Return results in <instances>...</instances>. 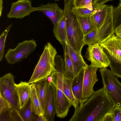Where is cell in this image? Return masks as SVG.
<instances>
[{
    "instance_id": "obj_36",
    "label": "cell",
    "mask_w": 121,
    "mask_h": 121,
    "mask_svg": "<svg viewBox=\"0 0 121 121\" xmlns=\"http://www.w3.org/2000/svg\"><path fill=\"white\" fill-rule=\"evenodd\" d=\"M35 121H47L46 117L44 115L38 116Z\"/></svg>"
},
{
    "instance_id": "obj_26",
    "label": "cell",
    "mask_w": 121,
    "mask_h": 121,
    "mask_svg": "<svg viewBox=\"0 0 121 121\" xmlns=\"http://www.w3.org/2000/svg\"><path fill=\"white\" fill-rule=\"evenodd\" d=\"M12 24L9 25L2 32L0 36V61L3 59L4 53L5 45L8 34Z\"/></svg>"
},
{
    "instance_id": "obj_15",
    "label": "cell",
    "mask_w": 121,
    "mask_h": 121,
    "mask_svg": "<svg viewBox=\"0 0 121 121\" xmlns=\"http://www.w3.org/2000/svg\"><path fill=\"white\" fill-rule=\"evenodd\" d=\"M19 100V108L21 109L26 105L30 99V84L27 82L21 81L15 83Z\"/></svg>"
},
{
    "instance_id": "obj_30",
    "label": "cell",
    "mask_w": 121,
    "mask_h": 121,
    "mask_svg": "<svg viewBox=\"0 0 121 121\" xmlns=\"http://www.w3.org/2000/svg\"><path fill=\"white\" fill-rule=\"evenodd\" d=\"M97 30H94L84 35V40L85 45L88 46L94 44V38Z\"/></svg>"
},
{
    "instance_id": "obj_29",
    "label": "cell",
    "mask_w": 121,
    "mask_h": 121,
    "mask_svg": "<svg viewBox=\"0 0 121 121\" xmlns=\"http://www.w3.org/2000/svg\"><path fill=\"white\" fill-rule=\"evenodd\" d=\"M11 108L9 103L0 95V115H3Z\"/></svg>"
},
{
    "instance_id": "obj_40",
    "label": "cell",
    "mask_w": 121,
    "mask_h": 121,
    "mask_svg": "<svg viewBox=\"0 0 121 121\" xmlns=\"http://www.w3.org/2000/svg\"></svg>"
},
{
    "instance_id": "obj_38",
    "label": "cell",
    "mask_w": 121,
    "mask_h": 121,
    "mask_svg": "<svg viewBox=\"0 0 121 121\" xmlns=\"http://www.w3.org/2000/svg\"><path fill=\"white\" fill-rule=\"evenodd\" d=\"M118 38H119V37H118ZM120 39H121H121H120Z\"/></svg>"
},
{
    "instance_id": "obj_25",
    "label": "cell",
    "mask_w": 121,
    "mask_h": 121,
    "mask_svg": "<svg viewBox=\"0 0 121 121\" xmlns=\"http://www.w3.org/2000/svg\"><path fill=\"white\" fill-rule=\"evenodd\" d=\"M91 10L86 7H77L74 6L72 9V11L76 16H92L96 12L94 8Z\"/></svg>"
},
{
    "instance_id": "obj_33",
    "label": "cell",
    "mask_w": 121,
    "mask_h": 121,
    "mask_svg": "<svg viewBox=\"0 0 121 121\" xmlns=\"http://www.w3.org/2000/svg\"><path fill=\"white\" fill-rule=\"evenodd\" d=\"M112 0H94L92 3V5H102Z\"/></svg>"
},
{
    "instance_id": "obj_16",
    "label": "cell",
    "mask_w": 121,
    "mask_h": 121,
    "mask_svg": "<svg viewBox=\"0 0 121 121\" xmlns=\"http://www.w3.org/2000/svg\"><path fill=\"white\" fill-rule=\"evenodd\" d=\"M67 45L69 54L75 76L88 65L85 62L81 54L75 51L68 44Z\"/></svg>"
},
{
    "instance_id": "obj_8",
    "label": "cell",
    "mask_w": 121,
    "mask_h": 121,
    "mask_svg": "<svg viewBox=\"0 0 121 121\" xmlns=\"http://www.w3.org/2000/svg\"><path fill=\"white\" fill-rule=\"evenodd\" d=\"M85 57L91 61V65L98 69L108 67L110 62L109 58L98 43L88 45Z\"/></svg>"
},
{
    "instance_id": "obj_37",
    "label": "cell",
    "mask_w": 121,
    "mask_h": 121,
    "mask_svg": "<svg viewBox=\"0 0 121 121\" xmlns=\"http://www.w3.org/2000/svg\"><path fill=\"white\" fill-rule=\"evenodd\" d=\"M3 0H0V16H1L3 8Z\"/></svg>"
},
{
    "instance_id": "obj_7",
    "label": "cell",
    "mask_w": 121,
    "mask_h": 121,
    "mask_svg": "<svg viewBox=\"0 0 121 121\" xmlns=\"http://www.w3.org/2000/svg\"><path fill=\"white\" fill-rule=\"evenodd\" d=\"M37 46L33 39L23 41L18 43L14 49L10 48L7 52L5 57L9 64H13L20 62L33 52Z\"/></svg>"
},
{
    "instance_id": "obj_10",
    "label": "cell",
    "mask_w": 121,
    "mask_h": 121,
    "mask_svg": "<svg viewBox=\"0 0 121 121\" xmlns=\"http://www.w3.org/2000/svg\"><path fill=\"white\" fill-rule=\"evenodd\" d=\"M35 11L34 7L29 0H18L11 4L10 11L7 15L9 18L21 19Z\"/></svg>"
},
{
    "instance_id": "obj_28",
    "label": "cell",
    "mask_w": 121,
    "mask_h": 121,
    "mask_svg": "<svg viewBox=\"0 0 121 121\" xmlns=\"http://www.w3.org/2000/svg\"><path fill=\"white\" fill-rule=\"evenodd\" d=\"M110 62L109 66L111 70L115 75L121 78V64L116 62L110 57Z\"/></svg>"
},
{
    "instance_id": "obj_18",
    "label": "cell",
    "mask_w": 121,
    "mask_h": 121,
    "mask_svg": "<svg viewBox=\"0 0 121 121\" xmlns=\"http://www.w3.org/2000/svg\"><path fill=\"white\" fill-rule=\"evenodd\" d=\"M30 99L34 112L37 116L44 115L35 83L30 84Z\"/></svg>"
},
{
    "instance_id": "obj_35",
    "label": "cell",
    "mask_w": 121,
    "mask_h": 121,
    "mask_svg": "<svg viewBox=\"0 0 121 121\" xmlns=\"http://www.w3.org/2000/svg\"><path fill=\"white\" fill-rule=\"evenodd\" d=\"M115 34L118 37L121 39V24L115 29Z\"/></svg>"
},
{
    "instance_id": "obj_32",
    "label": "cell",
    "mask_w": 121,
    "mask_h": 121,
    "mask_svg": "<svg viewBox=\"0 0 121 121\" xmlns=\"http://www.w3.org/2000/svg\"><path fill=\"white\" fill-rule=\"evenodd\" d=\"M114 116L113 121H121V107H114L110 112Z\"/></svg>"
},
{
    "instance_id": "obj_24",
    "label": "cell",
    "mask_w": 121,
    "mask_h": 121,
    "mask_svg": "<svg viewBox=\"0 0 121 121\" xmlns=\"http://www.w3.org/2000/svg\"><path fill=\"white\" fill-rule=\"evenodd\" d=\"M19 112L21 121L34 120L35 118L34 115L35 114L34 112L30 99L24 108L19 109Z\"/></svg>"
},
{
    "instance_id": "obj_5",
    "label": "cell",
    "mask_w": 121,
    "mask_h": 121,
    "mask_svg": "<svg viewBox=\"0 0 121 121\" xmlns=\"http://www.w3.org/2000/svg\"><path fill=\"white\" fill-rule=\"evenodd\" d=\"M104 87L114 107H121V83L107 67L99 69Z\"/></svg>"
},
{
    "instance_id": "obj_9",
    "label": "cell",
    "mask_w": 121,
    "mask_h": 121,
    "mask_svg": "<svg viewBox=\"0 0 121 121\" xmlns=\"http://www.w3.org/2000/svg\"><path fill=\"white\" fill-rule=\"evenodd\" d=\"M98 69L91 65L84 68L82 90L83 102L90 97L94 92V86L99 80L96 74Z\"/></svg>"
},
{
    "instance_id": "obj_31",
    "label": "cell",
    "mask_w": 121,
    "mask_h": 121,
    "mask_svg": "<svg viewBox=\"0 0 121 121\" xmlns=\"http://www.w3.org/2000/svg\"><path fill=\"white\" fill-rule=\"evenodd\" d=\"M92 0H75L74 5L77 7H86L91 10L94 9L92 5Z\"/></svg>"
},
{
    "instance_id": "obj_39",
    "label": "cell",
    "mask_w": 121,
    "mask_h": 121,
    "mask_svg": "<svg viewBox=\"0 0 121 121\" xmlns=\"http://www.w3.org/2000/svg\"></svg>"
},
{
    "instance_id": "obj_11",
    "label": "cell",
    "mask_w": 121,
    "mask_h": 121,
    "mask_svg": "<svg viewBox=\"0 0 121 121\" xmlns=\"http://www.w3.org/2000/svg\"><path fill=\"white\" fill-rule=\"evenodd\" d=\"M99 44L112 59L121 64V40L119 38L114 34Z\"/></svg>"
},
{
    "instance_id": "obj_17",
    "label": "cell",
    "mask_w": 121,
    "mask_h": 121,
    "mask_svg": "<svg viewBox=\"0 0 121 121\" xmlns=\"http://www.w3.org/2000/svg\"><path fill=\"white\" fill-rule=\"evenodd\" d=\"M53 32L54 36L62 46L67 43L66 22L64 14L57 24L54 26Z\"/></svg>"
},
{
    "instance_id": "obj_2",
    "label": "cell",
    "mask_w": 121,
    "mask_h": 121,
    "mask_svg": "<svg viewBox=\"0 0 121 121\" xmlns=\"http://www.w3.org/2000/svg\"><path fill=\"white\" fill-rule=\"evenodd\" d=\"M75 0H64L67 43L75 51L81 54L82 49L85 45L84 40V35L76 16L72 11V8L75 6Z\"/></svg>"
},
{
    "instance_id": "obj_23",
    "label": "cell",
    "mask_w": 121,
    "mask_h": 121,
    "mask_svg": "<svg viewBox=\"0 0 121 121\" xmlns=\"http://www.w3.org/2000/svg\"><path fill=\"white\" fill-rule=\"evenodd\" d=\"M72 80L68 79L64 76L63 88L64 93L74 108L77 107L76 100L73 95L72 87Z\"/></svg>"
},
{
    "instance_id": "obj_21",
    "label": "cell",
    "mask_w": 121,
    "mask_h": 121,
    "mask_svg": "<svg viewBox=\"0 0 121 121\" xmlns=\"http://www.w3.org/2000/svg\"><path fill=\"white\" fill-rule=\"evenodd\" d=\"M76 16L84 35L92 30H97L92 15L87 16Z\"/></svg>"
},
{
    "instance_id": "obj_34",
    "label": "cell",
    "mask_w": 121,
    "mask_h": 121,
    "mask_svg": "<svg viewBox=\"0 0 121 121\" xmlns=\"http://www.w3.org/2000/svg\"><path fill=\"white\" fill-rule=\"evenodd\" d=\"M113 114L112 113L110 112L105 116L102 121H113Z\"/></svg>"
},
{
    "instance_id": "obj_27",
    "label": "cell",
    "mask_w": 121,
    "mask_h": 121,
    "mask_svg": "<svg viewBox=\"0 0 121 121\" xmlns=\"http://www.w3.org/2000/svg\"><path fill=\"white\" fill-rule=\"evenodd\" d=\"M121 24V0L113 9V26L115 30Z\"/></svg>"
},
{
    "instance_id": "obj_4",
    "label": "cell",
    "mask_w": 121,
    "mask_h": 121,
    "mask_svg": "<svg viewBox=\"0 0 121 121\" xmlns=\"http://www.w3.org/2000/svg\"><path fill=\"white\" fill-rule=\"evenodd\" d=\"M56 71L53 72L51 74L52 78L51 83L55 87L56 90V116L62 119L67 115L69 109L72 105L63 91L64 64L58 63L56 65Z\"/></svg>"
},
{
    "instance_id": "obj_19",
    "label": "cell",
    "mask_w": 121,
    "mask_h": 121,
    "mask_svg": "<svg viewBox=\"0 0 121 121\" xmlns=\"http://www.w3.org/2000/svg\"><path fill=\"white\" fill-rule=\"evenodd\" d=\"M108 6L104 4L93 6V8L95 9L96 11L92 16L98 30L103 25L106 19Z\"/></svg>"
},
{
    "instance_id": "obj_20",
    "label": "cell",
    "mask_w": 121,
    "mask_h": 121,
    "mask_svg": "<svg viewBox=\"0 0 121 121\" xmlns=\"http://www.w3.org/2000/svg\"><path fill=\"white\" fill-rule=\"evenodd\" d=\"M64 63V76L66 78L72 80L75 76L72 63L69 54L67 43L63 46Z\"/></svg>"
},
{
    "instance_id": "obj_6",
    "label": "cell",
    "mask_w": 121,
    "mask_h": 121,
    "mask_svg": "<svg viewBox=\"0 0 121 121\" xmlns=\"http://www.w3.org/2000/svg\"><path fill=\"white\" fill-rule=\"evenodd\" d=\"M14 77L11 73H8L0 78V95L10 104L11 109L20 116L19 100Z\"/></svg>"
},
{
    "instance_id": "obj_14",
    "label": "cell",
    "mask_w": 121,
    "mask_h": 121,
    "mask_svg": "<svg viewBox=\"0 0 121 121\" xmlns=\"http://www.w3.org/2000/svg\"><path fill=\"white\" fill-rule=\"evenodd\" d=\"M84 73V68L75 76L72 82V91L77 107L83 102L82 90Z\"/></svg>"
},
{
    "instance_id": "obj_13",
    "label": "cell",
    "mask_w": 121,
    "mask_h": 121,
    "mask_svg": "<svg viewBox=\"0 0 121 121\" xmlns=\"http://www.w3.org/2000/svg\"><path fill=\"white\" fill-rule=\"evenodd\" d=\"M56 88L51 83L48 82L44 114L47 121L54 120L56 113Z\"/></svg>"
},
{
    "instance_id": "obj_1",
    "label": "cell",
    "mask_w": 121,
    "mask_h": 121,
    "mask_svg": "<svg viewBox=\"0 0 121 121\" xmlns=\"http://www.w3.org/2000/svg\"><path fill=\"white\" fill-rule=\"evenodd\" d=\"M114 107L104 87L75 108L70 121H102Z\"/></svg>"
},
{
    "instance_id": "obj_3",
    "label": "cell",
    "mask_w": 121,
    "mask_h": 121,
    "mask_svg": "<svg viewBox=\"0 0 121 121\" xmlns=\"http://www.w3.org/2000/svg\"><path fill=\"white\" fill-rule=\"evenodd\" d=\"M56 49L50 42L45 45L28 84L42 82L56 71L55 59L57 54Z\"/></svg>"
},
{
    "instance_id": "obj_22",
    "label": "cell",
    "mask_w": 121,
    "mask_h": 121,
    "mask_svg": "<svg viewBox=\"0 0 121 121\" xmlns=\"http://www.w3.org/2000/svg\"><path fill=\"white\" fill-rule=\"evenodd\" d=\"M34 83L38 92L43 111L45 114L48 84L47 79L42 82Z\"/></svg>"
},
{
    "instance_id": "obj_12",
    "label": "cell",
    "mask_w": 121,
    "mask_h": 121,
    "mask_svg": "<svg viewBox=\"0 0 121 121\" xmlns=\"http://www.w3.org/2000/svg\"><path fill=\"white\" fill-rule=\"evenodd\" d=\"M34 11L43 13L52 22L54 26L61 19L64 13V9H60L56 3H48L34 7Z\"/></svg>"
}]
</instances>
